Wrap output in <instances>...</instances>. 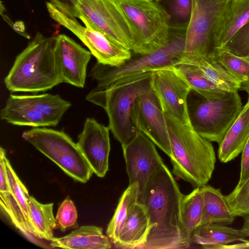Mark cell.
Wrapping results in <instances>:
<instances>
[{
	"label": "cell",
	"mask_w": 249,
	"mask_h": 249,
	"mask_svg": "<svg viewBox=\"0 0 249 249\" xmlns=\"http://www.w3.org/2000/svg\"><path fill=\"white\" fill-rule=\"evenodd\" d=\"M183 194L164 163L152 177L142 204L147 210L151 229L142 249H185L192 241L187 235L182 218Z\"/></svg>",
	"instance_id": "1"
},
{
	"label": "cell",
	"mask_w": 249,
	"mask_h": 249,
	"mask_svg": "<svg viewBox=\"0 0 249 249\" xmlns=\"http://www.w3.org/2000/svg\"><path fill=\"white\" fill-rule=\"evenodd\" d=\"M162 109L172 153L173 174L195 188L202 187L211 179L215 168L216 157L213 144L191 124L181 123Z\"/></svg>",
	"instance_id": "2"
},
{
	"label": "cell",
	"mask_w": 249,
	"mask_h": 249,
	"mask_svg": "<svg viewBox=\"0 0 249 249\" xmlns=\"http://www.w3.org/2000/svg\"><path fill=\"white\" fill-rule=\"evenodd\" d=\"M55 36L45 37L37 32L28 46L16 58L4 78L12 92L37 93L63 83L55 60Z\"/></svg>",
	"instance_id": "3"
},
{
	"label": "cell",
	"mask_w": 249,
	"mask_h": 249,
	"mask_svg": "<svg viewBox=\"0 0 249 249\" xmlns=\"http://www.w3.org/2000/svg\"><path fill=\"white\" fill-rule=\"evenodd\" d=\"M187 25H170V38L166 45L150 53L131 58L119 67L97 62L89 73L96 86L88 94L86 99L98 106L105 90L114 82L177 63L183 53Z\"/></svg>",
	"instance_id": "4"
},
{
	"label": "cell",
	"mask_w": 249,
	"mask_h": 249,
	"mask_svg": "<svg viewBox=\"0 0 249 249\" xmlns=\"http://www.w3.org/2000/svg\"><path fill=\"white\" fill-rule=\"evenodd\" d=\"M153 71L117 81L104 92L98 106L104 108L108 118V127L122 148L139 131L131 115L136 99L151 89Z\"/></svg>",
	"instance_id": "5"
},
{
	"label": "cell",
	"mask_w": 249,
	"mask_h": 249,
	"mask_svg": "<svg viewBox=\"0 0 249 249\" xmlns=\"http://www.w3.org/2000/svg\"><path fill=\"white\" fill-rule=\"evenodd\" d=\"M238 91L218 99H208L192 89L187 99L190 123L195 130L219 144L243 108Z\"/></svg>",
	"instance_id": "6"
},
{
	"label": "cell",
	"mask_w": 249,
	"mask_h": 249,
	"mask_svg": "<svg viewBox=\"0 0 249 249\" xmlns=\"http://www.w3.org/2000/svg\"><path fill=\"white\" fill-rule=\"evenodd\" d=\"M133 31L132 51L140 55L155 51L166 45L170 35V16L158 1L116 0Z\"/></svg>",
	"instance_id": "7"
},
{
	"label": "cell",
	"mask_w": 249,
	"mask_h": 249,
	"mask_svg": "<svg viewBox=\"0 0 249 249\" xmlns=\"http://www.w3.org/2000/svg\"><path fill=\"white\" fill-rule=\"evenodd\" d=\"M22 137L74 180L86 183L93 173L77 143L64 132L33 127Z\"/></svg>",
	"instance_id": "8"
},
{
	"label": "cell",
	"mask_w": 249,
	"mask_h": 249,
	"mask_svg": "<svg viewBox=\"0 0 249 249\" xmlns=\"http://www.w3.org/2000/svg\"><path fill=\"white\" fill-rule=\"evenodd\" d=\"M71 106L58 94H10L0 110V117L13 125L55 126Z\"/></svg>",
	"instance_id": "9"
},
{
	"label": "cell",
	"mask_w": 249,
	"mask_h": 249,
	"mask_svg": "<svg viewBox=\"0 0 249 249\" xmlns=\"http://www.w3.org/2000/svg\"><path fill=\"white\" fill-rule=\"evenodd\" d=\"M50 16L59 25L75 35L89 50L97 62L111 67H119L131 58V51L111 39L104 32L83 17L81 25L61 12L50 2H46Z\"/></svg>",
	"instance_id": "10"
},
{
	"label": "cell",
	"mask_w": 249,
	"mask_h": 249,
	"mask_svg": "<svg viewBox=\"0 0 249 249\" xmlns=\"http://www.w3.org/2000/svg\"><path fill=\"white\" fill-rule=\"evenodd\" d=\"M230 0H192L182 55L214 58L213 31L216 20Z\"/></svg>",
	"instance_id": "11"
},
{
	"label": "cell",
	"mask_w": 249,
	"mask_h": 249,
	"mask_svg": "<svg viewBox=\"0 0 249 249\" xmlns=\"http://www.w3.org/2000/svg\"><path fill=\"white\" fill-rule=\"evenodd\" d=\"M76 10L78 18H85L111 39L132 51L133 31L116 0H78Z\"/></svg>",
	"instance_id": "12"
},
{
	"label": "cell",
	"mask_w": 249,
	"mask_h": 249,
	"mask_svg": "<svg viewBox=\"0 0 249 249\" xmlns=\"http://www.w3.org/2000/svg\"><path fill=\"white\" fill-rule=\"evenodd\" d=\"M122 149L129 185L134 183L138 185V200L142 203L149 181L164 162L157 152L155 143L140 131Z\"/></svg>",
	"instance_id": "13"
},
{
	"label": "cell",
	"mask_w": 249,
	"mask_h": 249,
	"mask_svg": "<svg viewBox=\"0 0 249 249\" xmlns=\"http://www.w3.org/2000/svg\"><path fill=\"white\" fill-rule=\"evenodd\" d=\"M131 119L139 131L144 133L170 158L172 157L170 141L163 109L152 88L136 99Z\"/></svg>",
	"instance_id": "14"
},
{
	"label": "cell",
	"mask_w": 249,
	"mask_h": 249,
	"mask_svg": "<svg viewBox=\"0 0 249 249\" xmlns=\"http://www.w3.org/2000/svg\"><path fill=\"white\" fill-rule=\"evenodd\" d=\"M150 84L162 109L182 124H191L187 99L191 87L171 70L163 68L153 71Z\"/></svg>",
	"instance_id": "15"
},
{
	"label": "cell",
	"mask_w": 249,
	"mask_h": 249,
	"mask_svg": "<svg viewBox=\"0 0 249 249\" xmlns=\"http://www.w3.org/2000/svg\"><path fill=\"white\" fill-rule=\"evenodd\" d=\"M55 60L63 83L84 88L91 53L64 34L55 36Z\"/></svg>",
	"instance_id": "16"
},
{
	"label": "cell",
	"mask_w": 249,
	"mask_h": 249,
	"mask_svg": "<svg viewBox=\"0 0 249 249\" xmlns=\"http://www.w3.org/2000/svg\"><path fill=\"white\" fill-rule=\"evenodd\" d=\"M109 130L108 126L88 118L78 137L77 145L93 172L100 178L104 177L108 170Z\"/></svg>",
	"instance_id": "17"
},
{
	"label": "cell",
	"mask_w": 249,
	"mask_h": 249,
	"mask_svg": "<svg viewBox=\"0 0 249 249\" xmlns=\"http://www.w3.org/2000/svg\"><path fill=\"white\" fill-rule=\"evenodd\" d=\"M249 21V0H230L217 18L213 31L216 49H222Z\"/></svg>",
	"instance_id": "18"
},
{
	"label": "cell",
	"mask_w": 249,
	"mask_h": 249,
	"mask_svg": "<svg viewBox=\"0 0 249 249\" xmlns=\"http://www.w3.org/2000/svg\"><path fill=\"white\" fill-rule=\"evenodd\" d=\"M151 229L149 217L145 205L137 202L130 211L119 235L117 248L142 249Z\"/></svg>",
	"instance_id": "19"
},
{
	"label": "cell",
	"mask_w": 249,
	"mask_h": 249,
	"mask_svg": "<svg viewBox=\"0 0 249 249\" xmlns=\"http://www.w3.org/2000/svg\"><path fill=\"white\" fill-rule=\"evenodd\" d=\"M249 139V100L226 132L219 144V160L227 163L242 152Z\"/></svg>",
	"instance_id": "20"
},
{
	"label": "cell",
	"mask_w": 249,
	"mask_h": 249,
	"mask_svg": "<svg viewBox=\"0 0 249 249\" xmlns=\"http://www.w3.org/2000/svg\"><path fill=\"white\" fill-rule=\"evenodd\" d=\"M52 248L73 249H107L112 248L111 242L103 233L101 227L83 226L70 234L51 240Z\"/></svg>",
	"instance_id": "21"
},
{
	"label": "cell",
	"mask_w": 249,
	"mask_h": 249,
	"mask_svg": "<svg viewBox=\"0 0 249 249\" xmlns=\"http://www.w3.org/2000/svg\"><path fill=\"white\" fill-rule=\"evenodd\" d=\"M177 63L192 66L206 78L224 90L228 92L238 91L240 89L241 83L214 58L182 55Z\"/></svg>",
	"instance_id": "22"
},
{
	"label": "cell",
	"mask_w": 249,
	"mask_h": 249,
	"mask_svg": "<svg viewBox=\"0 0 249 249\" xmlns=\"http://www.w3.org/2000/svg\"><path fill=\"white\" fill-rule=\"evenodd\" d=\"M247 237L240 230L218 224H207L198 227L193 233L191 240L204 249H221L225 245L243 241Z\"/></svg>",
	"instance_id": "23"
},
{
	"label": "cell",
	"mask_w": 249,
	"mask_h": 249,
	"mask_svg": "<svg viewBox=\"0 0 249 249\" xmlns=\"http://www.w3.org/2000/svg\"><path fill=\"white\" fill-rule=\"evenodd\" d=\"M203 206L201 224H218L229 225L234 221L232 214L220 189L205 185L201 187Z\"/></svg>",
	"instance_id": "24"
},
{
	"label": "cell",
	"mask_w": 249,
	"mask_h": 249,
	"mask_svg": "<svg viewBox=\"0 0 249 249\" xmlns=\"http://www.w3.org/2000/svg\"><path fill=\"white\" fill-rule=\"evenodd\" d=\"M0 149V202L1 208L16 228L28 237H35L23 213L9 186L5 168L3 155Z\"/></svg>",
	"instance_id": "25"
},
{
	"label": "cell",
	"mask_w": 249,
	"mask_h": 249,
	"mask_svg": "<svg viewBox=\"0 0 249 249\" xmlns=\"http://www.w3.org/2000/svg\"><path fill=\"white\" fill-rule=\"evenodd\" d=\"M29 224L36 237L51 241L54 237L56 221L53 214V203L42 204L33 196L28 201Z\"/></svg>",
	"instance_id": "26"
},
{
	"label": "cell",
	"mask_w": 249,
	"mask_h": 249,
	"mask_svg": "<svg viewBox=\"0 0 249 249\" xmlns=\"http://www.w3.org/2000/svg\"><path fill=\"white\" fill-rule=\"evenodd\" d=\"M172 70L185 81L192 89L208 99H218L228 91L219 88L192 66L184 63L165 68Z\"/></svg>",
	"instance_id": "27"
},
{
	"label": "cell",
	"mask_w": 249,
	"mask_h": 249,
	"mask_svg": "<svg viewBox=\"0 0 249 249\" xmlns=\"http://www.w3.org/2000/svg\"><path fill=\"white\" fill-rule=\"evenodd\" d=\"M138 185H129L122 195L114 213L107 225V236L115 245L119 238L127 217L135 204L139 201Z\"/></svg>",
	"instance_id": "28"
},
{
	"label": "cell",
	"mask_w": 249,
	"mask_h": 249,
	"mask_svg": "<svg viewBox=\"0 0 249 249\" xmlns=\"http://www.w3.org/2000/svg\"><path fill=\"white\" fill-rule=\"evenodd\" d=\"M203 206L201 187L195 188L190 194L183 195L181 201L182 218L185 231L191 240L194 231L200 226Z\"/></svg>",
	"instance_id": "29"
},
{
	"label": "cell",
	"mask_w": 249,
	"mask_h": 249,
	"mask_svg": "<svg viewBox=\"0 0 249 249\" xmlns=\"http://www.w3.org/2000/svg\"><path fill=\"white\" fill-rule=\"evenodd\" d=\"M214 59L242 84H249V57L216 49Z\"/></svg>",
	"instance_id": "30"
},
{
	"label": "cell",
	"mask_w": 249,
	"mask_h": 249,
	"mask_svg": "<svg viewBox=\"0 0 249 249\" xmlns=\"http://www.w3.org/2000/svg\"><path fill=\"white\" fill-rule=\"evenodd\" d=\"M3 159L9 187L19 205L28 224L30 226L28 203L30 196L28 190L12 168L9 160L6 158L5 152L3 155Z\"/></svg>",
	"instance_id": "31"
},
{
	"label": "cell",
	"mask_w": 249,
	"mask_h": 249,
	"mask_svg": "<svg viewBox=\"0 0 249 249\" xmlns=\"http://www.w3.org/2000/svg\"><path fill=\"white\" fill-rule=\"evenodd\" d=\"M228 206L235 216L244 217L249 214V175L244 183L235 187L225 196Z\"/></svg>",
	"instance_id": "32"
},
{
	"label": "cell",
	"mask_w": 249,
	"mask_h": 249,
	"mask_svg": "<svg viewBox=\"0 0 249 249\" xmlns=\"http://www.w3.org/2000/svg\"><path fill=\"white\" fill-rule=\"evenodd\" d=\"M171 25L187 24L192 8V0H166Z\"/></svg>",
	"instance_id": "33"
},
{
	"label": "cell",
	"mask_w": 249,
	"mask_h": 249,
	"mask_svg": "<svg viewBox=\"0 0 249 249\" xmlns=\"http://www.w3.org/2000/svg\"><path fill=\"white\" fill-rule=\"evenodd\" d=\"M77 213L73 201L69 198H66L58 209L56 217V229L62 231L76 228Z\"/></svg>",
	"instance_id": "34"
},
{
	"label": "cell",
	"mask_w": 249,
	"mask_h": 249,
	"mask_svg": "<svg viewBox=\"0 0 249 249\" xmlns=\"http://www.w3.org/2000/svg\"><path fill=\"white\" fill-rule=\"evenodd\" d=\"M222 49L239 56L249 57V21Z\"/></svg>",
	"instance_id": "35"
},
{
	"label": "cell",
	"mask_w": 249,
	"mask_h": 249,
	"mask_svg": "<svg viewBox=\"0 0 249 249\" xmlns=\"http://www.w3.org/2000/svg\"><path fill=\"white\" fill-rule=\"evenodd\" d=\"M61 12L71 18H78L76 5L78 0H49Z\"/></svg>",
	"instance_id": "36"
},
{
	"label": "cell",
	"mask_w": 249,
	"mask_h": 249,
	"mask_svg": "<svg viewBox=\"0 0 249 249\" xmlns=\"http://www.w3.org/2000/svg\"><path fill=\"white\" fill-rule=\"evenodd\" d=\"M249 175V139L242 152L240 173L238 182L236 187L240 186Z\"/></svg>",
	"instance_id": "37"
},
{
	"label": "cell",
	"mask_w": 249,
	"mask_h": 249,
	"mask_svg": "<svg viewBox=\"0 0 249 249\" xmlns=\"http://www.w3.org/2000/svg\"><path fill=\"white\" fill-rule=\"evenodd\" d=\"M5 8L2 1L0 3V13L3 20L18 34L19 35L27 38L30 39V35L26 33L25 26L23 22L21 21H17L14 22L10 18L6 15L5 13Z\"/></svg>",
	"instance_id": "38"
},
{
	"label": "cell",
	"mask_w": 249,
	"mask_h": 249,
	"mask_svg": "<svg viewBox=\"0 0 249 249\" xmlns=\"http://www.w3.org/2000/svg\"><path fill=\"white\" fill-rule=\"evenodd\" d=\"M249 249V241L246 239L244 240L241 243L234 245H227L221 247V249Z\"/></svg>",
	"instance_id": "39"
},
{
	"label": "cell",
	"mask_w": 249,
	"mask_h": 249,
	"mask_svg": "<svg viewBox=\"0 0 249 249\" xmlns=\"http://www.w3.org/2000/svg\"><path fill=\"white\" fill-rule=\"evenodd\" d=\"M243 218L244 222L240 230L248 237H249V214L244 216Z\"/></svg>",
	"instance_id": "40"
},
{
	"label": "cell",
	"mask_w": 249,
	"mask_h": 249,
	"mask_svg": "<svg viewBox=\"0 0 249 249\" xmlns=\"http://www.w3.org/2000/svg\"><path fill=\"white\" fill-rule=\"evenodd\" d=\"M240 90H243L247 92L248 94V100H249V84H241Z\"/></svg>",
	"instance_id": "41"
},
{
	"label": "cell",
	"mask_w": 249,
	"mask_h": 249,
	"mask_svg": "<svg viewBox=\"0 0 249 249\" xmlns=\"http://www.w3.org/2000/svg\"><path fill=\"white\" fill-rule=\"evenodd\" d=\"M156 0V1H159V0Z\"/></svg>",
	"instance_id": "42"
}]
</instances>
